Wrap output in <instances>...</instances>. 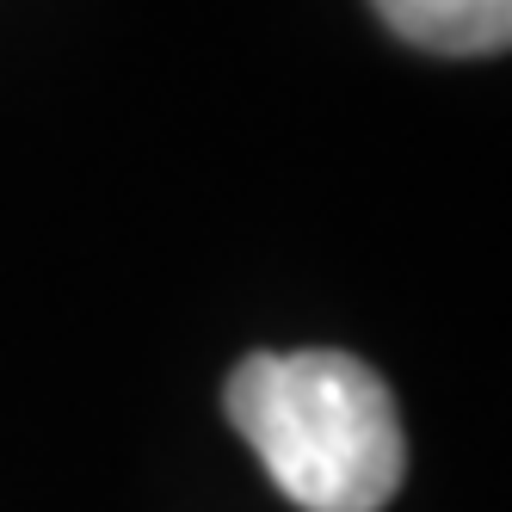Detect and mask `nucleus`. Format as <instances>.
<instances>
[{"label": "nucleus", "mask_w": 512, "mask_h": 512, "mask_svg": "<svg viewBox=\"0 0 512 512\" xmlns=\"http://www.w3.org/2000/svg\"><path fill=\"white\" fill-rule=\"evenodd\" d=\"M229 420L303 512H377L408 475L395 395L352 352H253Z\"/></svg>", "instance_id": "nucleus-1"}, {"label": "nucleus", "mask_w": 512, "mask_h": 512, "mask_svg": "<svg viewBox=\"0 0 512 512\" xmlns=\"http://www.w3.org/2000/svg\"><path fill=\"white\" fill-rule=\"evenodd\" d=\"M377 13L408 44L438 56L512 50V0H377Z\"/></svg>", "instance_id": "nucleus-2"}]
</instances>
